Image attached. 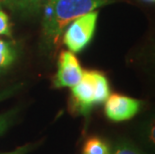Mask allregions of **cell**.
Segmentation results:
<instances>
[{
  "instance_id": "obj_1",
  "label": "cell",
  "mask_w": 155,
  "mask_h": 154,
  "mask_svg": "<svg viewBox=\"0 0 155 154\" xmlns=\"http://www.w3.org/2000/svg\"><path fill=\"white\" fill-rule=\"evenodd\" d=\"M109 2L110 0H48L44 14L46 33L56 41L69 23Z\"/></svg>"
},
{
  "instance_id": "obj_2",
  "label": "cell",
  "mask_w": 155,
  "mask_h": 154,
  "mask_svg": "<svg viewBox=\"0 0 155 154\" xmlns=\"http://www.w3.org/2000/svg\"><path fill=\"white\" fill-rule=\"evenodd\" d=\"M110 95L106 77L97 71H83L81 80L72 87L74 104L80 113L87 114L96 104L105 102Z\"/></svg>"
},
{
  "instance_id": "obj_3",
  "label": "cell",
  "mask_w": 155,
  "mask_h": 154,
  "mask_svg": "<svg viewBox=\"0 0 155 154\" xmlns=\"http://www.w3.org/2000/svg\"><path fill=\"white\" fill-rule=\"evenodd\" d=\"M98 12L92 11L72 21L64 34V43L71 52L81 51L90 42L96 28Z\"/></svg>"
},
{
  "instance_id": "obj_4",
  "label": "cell",
  "mask_w": 155,
  "mask_h": 154,
  "mask_svg": "<svg viewBox=\"0 0 155 154\" xmlns=\"http://www.w3.org/2000/svg\"><path fill=\"white\" fill-rule=\"evenodd\" d=\"M141 101L120 94L109 95L105 101V114L112 121L129 120L138 113Z\"/></svg>"
},
{
  "instance_id": "obj_5",
  "label": "cell",
  "mask_w": 155,
  "mask_h": 154,
  "mask_svg": "<svg viewBox=\"0 0 155 154\" xmlns=\"http://www.w3.org/2000/svg\"><path fill=\"white\" fill-rule=\"evenodd\" d=\"M83 76V70L76 56L71 51H63L58 60V70L55 78L56 87L75 86Z\"/></svg>"
},
{
  "instance_id": "obj_6",
  "label": "cell",
  "mask_w": 155,
  "mask_h": 154,
  "mask_svg": "<svg viewBox=\"0 0 155 154\" xmlns=\"http://www.w3.org/2000/svg\"><path fill=\"white\" fill-rule=\"evenodd\" d=\"M140 139L143 151L146 154H155V111L151 112L141 126Z\"/></svg>"
},
{
  "instance_id": "obj_7",
  "label": "cell",
  "mask_w": 155,
  "mask_h": 154,
  "mask_svg": "<svg viewBox=\"0 0 155 154\" xmlns=\"http://www.w3.org/2000/svg\"><path fill=\"white\" fill-rule=\"evenodd\" d=\"M110 146L98 137L89 138L83 147V154H110Z\"/></svg>"
},
{
  "instance_id": "obj_8",
  "label": "cell",
  "mask_w": 155,
  "mask_h": 154,
  "mask_svg": "<svg viewBox=\"0 0 155 154\" xmlns=\"http://www.w3.org/2000/svg\"><path fill=\"white\" fill-rule=\"evenodd\" d=\"M15 58L11 45L4 40H0V73L10 65Z\"/></svg>"
},
{
  "instance_id": "obj_9",
  "label": "cell",
  "mask_w": 155,
  "mask_h": 154,
  "mask_svg": "<svg viewBox=\"0 0 155 154\" xmlns=\"http://www.w3.org/2000/svg\"><path fill=\"white\" fill-rule=\"evenodd\" d=\"M110 154H146L142 148L129 141H119L113 146Z\"/></svg>"
},
{
  "instance_id": "obj_10",
  "label": "cell",
  "mask_w": 155,
  "mask_h": 154,
  "mask_svg": "<svg viewBox=\"0 0 155 154\" xmlns=\"http://www.w3.org/2000/svg\"><path fill=\"white\" fill-rule=\"evenodd\" d=\"M0 35H10V24L8 16L0 10Z\"/></svg>"
},
{
  "instance_id": "obj_11",
  "label": "cell",
  "mask_w": 155,
  "mask_h": 154,
  "mask_svg": "<svg viewBox=\"0 0 155 154\" xmlns=\"http://www.w3.org/2000/svg\"><path fill=\"white\" fill-rule=\"evenodd\" d=\"M13 120V112H6L0 115V135L5 132Z\"/></svg>"
},
{
  "instance_id": "obj_12",
  "label": "cell",
  "mask_w": 155,
  "mask_h": 154,
  "mask_svg": "<svg viewBox=\"0 0 155 154\" xmlns=\"http://www.w3.org/2000/svg\"><path fill=\"white\" fill-rule=\"evenodd\" d=\"M19 86H12L9 88H6V89L0 91V102L3 100H5L6 98H8L9 96H11L15 93V91L18 89Z\"/></svg>"
},
{
  "instance_id": "obj_13",
  "label": "cell",
  "mask_w": 155,
  "mask_h": 154,
  "mask_svg": "<svg viewBox=\"0 0 155 154\" xmlns=\"http://www.w3.org/2000/svg\"><path fill=\"white\" fill-rule=\"evenodd\" d=\"M31 149V145L30 144H27V145L21 146L16 148L15 150H12V151L9 152H4V153H0V154H27Z\"/></svg>"
},
{
  "instance_id": "obj_14",
  "label": "cell",
  "mask_w": 155,
  "mask_h": 154,
  "mask_svg": "<svg viewBox=\"0 0 155 154\" xmlns=\"http://www.w3.org/2000/svg\"><path fill=\"white\" fill-rule=\"evenodd\" d=\"M24 1L27 3V4L33 5V4H39V3L44 1V0H24Z\"/></svg>"
},
{
  "instance_id": "obj_15",
  "label": "cell",
  "mask_w": 155,
  "mask_h": 154,
  "mask_svg": "<svg viewBox=\"0 0 155 154\" xmlns=\"http://www.w3.org/2000/svg\"><path fill=\"white\" fill-rule=\"evenodd\" d=\"M145 1H149V2H155V0H145Z\"/></svg>"
},
{
  "instance_id": "obj_16",
  "label": "cell",
  "mask_w": 155,
  "mask_h": 154,
  "mask_svg": "<svg viewBox=\"0 0 155 154\" xmlns=\"http://www.w3.org/2000/svg\"><path fill=\"white\" fill-rule=\"evenodd\" d=\"M4 1H6V0H0V2H4Z\"/></svg>"
}]
</instances>
